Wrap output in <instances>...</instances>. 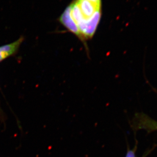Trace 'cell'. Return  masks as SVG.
Instances as JSON below:
<instances>
[{
    "label": "cell",
    "mask_w": 157,
    "mask_h": 157,
    "mask_svg": "<svg viewBox=\"0 0 157 157\" xmlns=\"http://www.w3.org/2000/svg\"><path fill=\"white\" fill-rule=\"evenodd\" d=\"M125 157H136L135 150L133 149V150H128Z\"/></svg>",
    "instance_id": "8992f818"
},
{
    "label": "cell",
    "mask_w": 157,
    "mask_h": 157,
    "mask_svg": "<svg viewBox=\"0 0 157 157\" xmlns=\"http://www.w3.org/2000/svg\"><path fill=\"white\" fill-rule=\"evenodd\" d=\"M70 5L71 7V17H73L75 21L76 22L77 26L84 20H87L84 17L82 14V13L80 10V7H79L76 0L71 3Z\"/></svg>",
    "instance_id": "5b68a950"
},
{
    "label": "cell",
    "mask_w": 157,
    "mask_h": 157,
    "mask_svg": "<svg viewBox=\"0 0 157 157\" xmlns=\"http://www.w3.org/2000/svg\"><path fill=\"white\" fill-rule=\"evenodd\" d=\"M82 14L85 19H88L94 15L96 11L101 9L98 5L88 0H76Z\"/></svg>",
    "instance_id": "277c9868"
},
{
    "label": "cell",
    "mask_w": 157,
    "mask_h": 157,
    "mask_svg": "<svg viewBox=\"0 0 157 157\" xmlns=\"http://www.w3.org/2000/svg\"><path fill=\"white\" fill-rule=\"evenodd\" d=\"M98 5H101V0H88Z\"/></svg>",
    "instance_id": "52a82bcc"
},
{
    "label": "cell",
    "mask_w": 157,
    "mask_h": 157,
    "mask_svg": "<svg viewBox=\"0 0 157 157\" xmlns=\"http://www.w3.org/2000/svg\"><path fill=\"white\" fill-rule=\"evenodd\" d=\"M101 16V9H99L95 11L92 17L87 20L85 29L82 34L83 41L90 39L94 36L100 23Z\"/></svg>",
    "instance_id": "7a4b0ae2"
},
{
    "label": "cell",
    "mask_w": 157,
    "mask_h": 157,
    "mask_svg": "<svg viewBox=\"0 0 157 157\" xmlns=\"http://www.w3.org/2000/svg\"><path fill=\"white\" fill-rule=\"evenodd\" d=\"M132 127L135 131L146 130L147 132L157 131V121L144 113L136 114L132 122Z\"/></svg>",
    "instance_id": "6da1fadb"
},
{
    "label": "cell",
    "mask_w": 157,
    "mask_h": 157,
    "mask_svg": "<svg viewBox=\"0 0 157 157\" xmlns=\"http://www.w3.org/2000/svg\"><path fill=\"white\" fill-rule=\"evenodd\" d=\"M71 7L70 5L65 9L59 18V21L68 30L75 34L82 40L81 35L78 30V27L71 17Z\"/></svg>",
    "instance_id": "3957f363"
}]
</instances>
